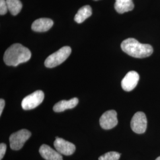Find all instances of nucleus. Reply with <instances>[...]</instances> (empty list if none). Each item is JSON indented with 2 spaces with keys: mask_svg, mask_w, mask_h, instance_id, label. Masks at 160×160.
<instances>
[{
  "mask_svg": "<svg viewBox=\"0 0 160 160\" xmlns=\"http://www.w3.org/2000/svg\"><path fill=\"white\" fill-rule=\"evenodd\" d=\"M155 160H160V157H158Z\"/></svg>",
  "mask_w": 160,
  "mask_h": 160,
  "instance_id": "20",
  "label": "nucleus"
},
{
  "mask_svg": "<svg viewBox=\"0 0 160 160\" xmlns=\"http://www.w3.org/2000/svg\"><path fill=\"white\" fill-rule=\"evenodd\" d=\"M53 145L56 150L61 154L64 155H71L74 153L75 146L69 141L63 139L61 138H56Z\"/></svg>",
  "mask_w": 160,
  "mask_h": 160,
  "instance_id": "8",
  "label": "nucleus"
},
{
  "mask_svg": "<svg viewBox=\"0 0 160 160\" xmlns=\"http://www.w3.org/2000/svg\"><path fill=\"white\" fill-rule=\"evenodd\" d=\"M7 145L4 143L0 144V160H2L6 154Z\"/></svg>",
  "mask_w": 160,
  "mask_h": 160,
  "instance_id": "18",
  "label": "nucleus"
},
{
  "mask_svg": "<svg viewBox=\"0 0 160 160\" xmlns=\"http://www.w3.org/2000/svg\"><path fill=\"white\" fill-rule=\"evenodd\" d=\"M114 8L118 13L123 14L132 11L134 8L132 0H116Z\"/></svg>",
  "mask_w": 160,
  "mask_h": 160,
  "instance_id": "13",
  "label": "nucleus"
},
{
  "mask_svg": "<svg viewBox=\"0 0 160 160\" xmlns=\"http://www.w3.org/2000/svg\"><path fill=\"white\" fill-rule=\"evenodd\" d=\"M40 155L46 160H63L62 155L46 144H43L39 148Z\"/></svg>",
  "mask_w": 160,
  "mask_h": 160,
  "instance_id": "10",
  "label": "nucleus"
},
{
  "mask_svg": "<svg viewBox=\"0 0 160 160\" xmlns=\"http://www.w3.org/2000/svg\"><path fill=\"white\" fill-rule=\"evenodd\" d=\"M71 53V48L69 46H63L58 51L49 55L45 61V65L47 68H54L63 63L69 57Z\"/></svg>",
  "mask_w": 160,
  "mask_h": 160,
  "instance_id": "3",
  "label": "nucleus"
},
{
  "mask_svg": "<svg viewBox=\"0 0 160 160\" xmlns=\"http://www.w3.org/2000/svg\"><path fill=\"white\" fill-rule=\"evenodd\" d=\"M8 11L13 16H16L22 9V3L20 0H6Z\"/></svg>",
  "mask_w": 160,
  "mask_h": 160,
  "instance_id": "15",
  "label": "nucleus"
},
{
  "mask_svg": "<svg viewBox=\"0 0 160 160\" xmlns=\"http://www.w3.org/2000/svg\"><path fill=\"white\" fill-rule=\"evenodd\" d=\"M4 106H5V101L4 99L1 98L0 100V116H1L2 114Z\"/></svg>",
  "mask_w": 160,
  "mask_h": 160,
  "instance_id": "19",
  "label": "nucleus"
},
{
  "mask_svg": "<svg viewBox=\"0 0 160 160\" xmlns=\"http://www.w3.org/2000/svg\"><path fill=\"white\" fill-rule=\"evenodd\" d=\"M45 94L42 90H37L24 97L22 102V107L24 110L34 109L40 105L44 100Z\"/></svg>",
  "mask_w": 160,
  "mask_h": 160,
  "instance_id": "5",
  "label": "nucleus"
},
{
  "mask_svg": "<svg viewBox=\"0 0 160 160\" xmlns=\"http://www.w3.org/2000/svg\"><path fill=\"white\" fill-rule=\"evenodd\" d=\"M100 125L106 130L111 129L118 125L117 112L114 110H110L104 113L100 118Z\"/></svg>",
  "mask_w": 160,
  "mask_h": 160,
  "instance_id": "7",
  "label": "nucleus"
},
{
  "mask_svg": "<svg viewBox=\"0 0 160 160\" xmlns=\"http://www.w3.org/2000/svg\"><path fill=\"white\" fill-rule=\"evenodd\" d=\"M122 51L129 56L137 58L148 57L153 53V48L149 44H142L133 38H128L121 43Z\"/></svg>",
  "mask_w": 160,
  "mask_h": 160,
  "instance_id": "2",
  "label": "nucleus"
},
{
  "mask_svg": "<svg viewBox=\"0 0 160 160\" xmlns=\"http://www.w3.org/2000/svg\"><path fill=\"white\" fill-rule=\"evenodd\" d=\"M31 56V52L28 48L20 43H15L6 50L4 61L8 66L17 67L20 63L28 62Z\"/></svg>",
  "mask_w": 160,
  "mask_h": 160,
  "instance_id": "1",
  "label": "nucleus"
},
{
  "mask_svg": "<svg viewBox=\"0 0 160 160\" xmlns=\"http://www.w3.org/2000/svg\"><path fill=\"white\" fill-rule=\"evenodd\" d=\"M78 102L79 100L76 97L72 98L69 100H61L54 105L53 110L55 112H62L67 109L74 108Z\"/></svg>",
  "mask_w": 160,
  "mask_h": 160,
  "instance_id": "12",
  "label": "nucleus"
},
{
  "mask_svg": "<svg viewBox=\"0 0 160 160\" xmlns=\"http://www.w3.org/2000/svg\"><path fill=\"white\" fill-rule=\"evenodd\" d=\"M92 14V7L90 6H85L81 7L75 14L74 20L78 23H82L87 18Z\"/></svg>",
  "mask_w": 160,
  "mask_h": 160,
  "instance_id": "14",
  "label": "nucleus"
},
{
  "mask_svg": "<svg viewBox=\"0 0 160 160\" xmlns=\"http://www.w3.org/2000/svg\"><path fill=\"white\" fill-rule=\"evenodd\" d=\"M53 25V20L48 18L36 20L32 25V29L36 32H45L51 29Z\"/></svg>",
  "mask_w": 160,
  "mask_h": 160,
  "instance_id": "11",
  "label": "nucleus"
},
{
  "mask_svg": "<svg viewBox=\"0 0 160 160\" xmlns=\"http://www.w3.org/2000/svg\"><path fill=\"white\" fill-rule=\"evenodd\" d=\"M131 127L132 131L141 134L146 131L147 127V119L145 114L142 112H138L133 115L131 122Z\"/></svg>",
  "mask_w": 160,
  "mask_h": 160,
  "instance_id": "6",
  "label": "nucleus"
},
{
  "mask_svg": "<svg viewBox=\"0 0 160 160\" xmlns=\"http://www.w3.org/2000/svg\"><path fill=\"white\" fill-rule=\"evenodd\" d=\"M31 132L25 129L12 134L9 138L10 148L12 150H19L23 148L25 142L31 137Z\"/></svg>",
  "mask_w": 160,
  "mask_h": 160,
  "instance_id": "4",
  "label": "nucleus"
},
{
  "mask_svg": "<svg viewBox=\"0 0 160 160\" xmlns=\"http://www.w3.org/2000/svg\"><path fill=\"white\" fill-rule=\"evenodd\" d=\"M139 80V75L136 71H131L128 72L121 82V86L123 90L126 92L133 90L137 86Z\"/></svg>",
  "mask_w": 160,
  "mask_h": 160,
  "instance_id": "9",
  "label": "nucleus"
},
{
  "mask_svg": "<svg viewBox=\"0 0 160 160\" xmlns=\"http://www.w3.org/2000/svg\"><path fill=\"white\" fill-rule=\"evenodd\" d=\"M8 6L6 2V0H0V14L4 15L7 12Z\"/></svg>",
  "mask_w": 160,
  "mask_h": 160,
  "instance_id": "17",
  "label": "nucleus"
},
{
  "mask_svg": "<svg viewBox=\"0 0 160 160\" xmlns=\"http://www.w3.org/2000/svg\"><path fill=\"white\" fill-rule=\"evenodd\" d=\"M94 1H98V0H94Z\"/></svg>",
  "mask_w": 160,
  "mask_h": 160,
  "instance_id": "21",
  "label": "nucleus"
},
{
  "mask_svg": "<svg viewBox=\"0 0 160 160\" xmlns=\"http://www.w3.org/2000/svg\"><path fill=\"white\" fill-rule=\"evenodd\" d=\"M120 153L118 152L111 151L100 156L98 160H119L120 157Z\"/></svg>",
  "mask_w": 160,
  "mask_h": 160,
  "instance_id": "16",
  "label": "nucleus"
}]
</instances>
